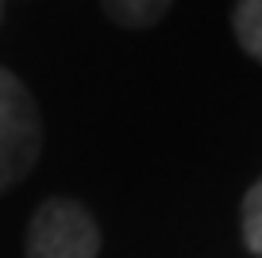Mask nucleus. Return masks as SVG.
I'll return each mask as SVG.
<instances>
[{
    "label": "nucleus",
    "instance_id": "nucleus-1",
    "mask_svg": "<svg viewBox=\"0 0 262 258\" xmlns=\"http://www.w3.org/2000/svg\"><path fill=\"white\" fill-rule=\"evenodd\" d=\"M42 154V116L31 89L0 66V197L19 189Z\"/></svg>",
    "mask_w": 262,
    "mask_h": 258
},
{
    "label": "nucleus",
    "instance_id": "nucleus-2",
    "mask_svg": "<svg viewBox=\"0 0 262 258\" xmlns=\"http://www.w3.org/2000/svg\"><path fill=\"white\" fill-rule=\"evenodd\" d=\"M27 258H97L100 227L85 204L70 197H50L35 208L24 239Z\"/></svg>",
    "mask_w": 262,
    "mask_h": 258
},
{
    "label": "nucleus",
    "instance_id": "nucleus-3",
    "mask_svg": "<svg viewBox=\"0 0 262 258\" xmlns=\"http://www.w3.org/2000/svg\"><path fill=\"white\" fill-rule=\"evenodd\" d=\"M100 8L112 24L127 31H143V27H155L173 8V0H100Z\"/></svg>",
    "mask_w": 262,
    "mask_h": 258
},
{
    "label": "nucleus",
    "instance_id": "nucleus-4",
    "mask_svg": "<svg viewBox=\"0 0 262 258\" xmlns=\"http://www.w3.org/2000/svg\"><path fill=\"white\" fill-rule=\"evenodd\" d=\"M231 27H235L239 47H243L254 62H262V0H235Z\"/></svg>",
    "mask_w": 262,
    "mask_h": 258
},
{
    "label": "nucleus",
    "instance_id": "nucleus-5",
    "mask_svg": "<svg viewBox=\"0 0 262 258\" xmlns=\"http://www.w3.org/2000/svg\"><path fill=\"white\" fill-rule=\"evenodd\" d=\"M243 243L251 254L262 258V178L243 197Z\"/></svg>",
    "mask_w": 262,
    "mask_h": 258
}]
</instances>
